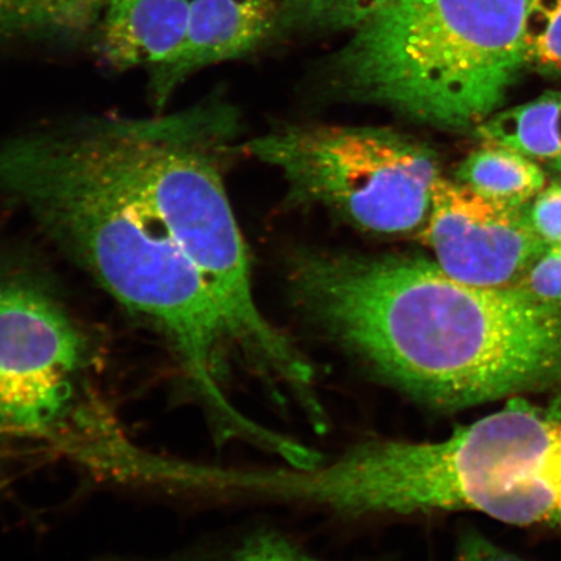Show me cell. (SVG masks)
<instances>
[{
  "mask_svg": "<svg viewBox=\"0 0 561 561\" xmlns=\"http://www.w3.org/2000/svg\"><path fill=\"white\" fill-rule=\"evenodd\" d=\"M101 561H331L313 556L277 530L259 529L216 551L158 560L107 559Z\"/></svg>",
  "mask_w": 561,
  "mask_h": 561,
  "instance_id": "14",
  "label": "cell"
},
{
  "mask_svg": "<svg viewBox=\"0 0 561 561\" xmlns=\"http://www.w3.org/2000/svg\"><path fill=\"white\" fill-rule=\"evenodd\" d=\"M516 287L545 305L561 307V245L547 248Z\"/></svg>",
  "mask_w": 561,
  "mask_h": 561,
  "instance_id": "16",
  "label": "cell"
},
{
  "mask_svg": "<svg viewBox=\"0 0 561 561\" xmlns=\"http://www.w3.org/2000/svg\"><path fill=\"white\" fill-rule=\"evenodd\" d=\"M440 445L446 512L561 528V396L546 405L510 398Z\"/></svg>",
  "mask_w": 561,
  "mask_h": 561,
  "instance_id": "5",
  "label": "cell"
},
{
  "mask_svg": "<svg viewBox=\"0 0 561 561\" xmlns=\"http://www.w3.org/2000/svg\"><path fill=\"white\" fill-rule=\"evenodd\" d=\"M396 0H278L275 32L357 31Z\"/></svg>",
  "mask_w": 561,
  "mask_h": 561,
  "instance_id": "12",
  "label": "cell"
},
{
  "mask_svg": "<svg viewBox=\"0 0 561 561\" xmlns=\"http://www.w3.org/2000/svg\"><path fill=\"white\" fill-rule=\"evenodd\" d=\"M530 0H396L335 54L351 100L448 130L502 110L522 70Z\"/></svg>",
  "mask_w": 561,
  "mask_h": 561,
  "instance_id": "3",
  "label": "cell"
},
{
  "mask_svg": "<svg viewBox=\"0 0 561 561\" xmlns=\"http://www.w3.org/2000/svg\"><path fill=\"white\" fill-rule=\"evenodd\" d=\"M299 301L336 343L430 409L561 396V307L516 286L460 283L417 257L318 254L301 273Z\"/></svg>",
  "mask_w": 561,
  "mask_h": 561,
  "instance_id": "2",
  "label": "cell"
},
{
  "mask_svg": "<svg viewBox=\"0 0 561 561\" xmlns=\"http://www.w3.org/2000/svg\"><path fill=\"white\" fill-rule=\"evenodd\" d=\"M528 217L546 248L561 245V182L547 184L528 203Z\"/></svg>",
  "mask_w": 561,
  "mask_h": 561,
  "instance_id": "17",
  "label": "cell"
},
{
  "mask_svg": "<svg viewBox=\"0 0 561 561\" xmlns=\"http://www.w3.org/2000/svg\"><path fill=\"white\" fill-rule=\"evenodd\" d=\"M93 346L31 261L0 257V430L48 434L68 416Z\"/></svg>",
  "mask_w": 561,
  "mask_h": 561,
  "instance_id": "6",
  "label": "cell"
},
{
  "mask_svg": "<svg viewBox=\"0 0 561 561\" xmlns=\"http://www.w3.org/2000/svg\"><path fill=\"white\" fill-rule=\"evenodd\" d=\"M245 149L283 175L293 198L382 234L423 229L442 178L430 147L369 126H290Z\"/></svg>",
  "mask_w": 561,
  "mask_h": 561,
  "instance_id": "4",
  "label": "cell"
},
{
  "mask_svg": "<svg viewBox=\"0 0 561 561\" xmlns=\"http://www.w3.org/2000/svg\"><path fill=\"white\" fill-rule=\"evenodd\" d=\"M552 165L553 168H556V170L560 173L561 175V157L558 158L557 160H553L552 161Z\"/></svg>",
  "mask_w": 561,
  "mask_h": 561,
  "instance_id": "21",
  "label": "cell"
},
{
  "mask_svg": "<svg viewBox=\"0 0 561 561\" xmlns=\"http://www.w3.org/2000/svg\"><path fill=\"white\" fill-rule=\"evenodd\" d=\"M454 561H525L502 547L491 542L479 530L467 528L460 531Z\"/></svg>",
  "mask_w": 561,
  "mask_h": 561,
  "instance_id": "18",
  "label": "cell"
},
{
  "mask_svg": "<svg viewBox=\"0 0 561 561\" xmlns=\"http://www.w3.org/2000/svg\"><path fill=\"white\" fill-rule=\"evenodd\" d=\"M278 0H193L180 46L150 68V96L163 110L174 91L203 68L243 58L276 30Z\"/></svg>",
  "mask_w": 561,
  "mask_h": 561,
  "instance_id": "8",
  "label": "cell"
},
{
  "mask_svg": "<svg viewBox=\"0 0 561 561\" xmlns=\"http://www.w3.org/2000/svg\"><path fill=\"white\" fill-rule=\"evenodd\" d=\"M193 0H121L105 12L103 54L117 69L152 66L184 39Z\"/></svg>",
  "mask_w": 561,
  "mask_h": 561,
  "instance_id": "9",
  "label": "cell"
},
{
  "mask_svg": "<svg viewBox=\"0 0 561 561\" xmlns=\"http://www.w3.org/2000/svg\"><path fill=\"white\" fill-rule=\"evenodd\" d=\"M458 181L486 198L508 205H528L547 185L546 173L536 160L490 142L465 160Z\"/></svg>",
  "mask_w": 561,
  "mask_h": 561,
  "instance_id": "11",
  "label": "cell"
},
{
  "mask_svg": "<svg viewBox=\"0 0 561 561\" xmlns=\"http://www.w3.org/2000/svg\"><path fill=\"white\" fill-rule=\"evenodd\" d=\"M118 2H121V0H103L105 9H110V7L115 5Z\"/></svg>",
  "mask_w": 561,
  "mask_h": 561,
  "instance_id": "20",
  "label": "cell"
},
{
  "mask_svg": "<svg viewBox=\"0 0 561 561\" xmlns=\"http://www.w3.org/2000/svg\"><path fill=\"white\" fill-rule=\"evenodd\" d=\"M525 68L561 75V0H530L523 27Z\"/></svg>",
  "mask_w": 561,
  "mask_h": 561,
  "instance_id": "13",
  "label": "cell"
},
{
  "mask_svg": "<svg viewBox=\"0 0 561 561\" xmlns=\"http://www.w3.org/2000/svg\"><path fill=\"white\" fill-rule=\"evenodd\" d=\"M483 142L510 147L533 160L561 157V90L500 110L476 128Z\"/></svg>",
  "mask_w": 561,
  "mask_h": 561,
  "instance_id": "10",
  "label": "cell"
},
{
  "mask_svg": "<svg viewBox=\"0 0 561 561\" xmlns=\"http://www.w3.org/2000/svg\"><path fill=\"white\" fill-rule=\"evenodd\" d=\"M68 4L80 31L93 23L98 13L104 9L103 0H68Z\"/></svg>",
  "mask_w": 561,
  "mask_h": 561,
  "instance_id": "19",
  "label": "cell"
},
{
  "mask_svg": "<svg viewBox=\"0 0 561 561\" xmlns=\"http://www.w3.org/2000/svg\"><path fill=\"white\" fill-rule=\"evenodd\" d=\"M236 128L233 108L209 100L0 139V199L164 336L219 430L243 419L222 389L240 347L262 354L279 340L224 185Z\"/></svg>",
  "mask_w": 561,
  "mask_h": 561,
  "instance_id": "1",
  "label": "cell"
},
{
  "mask_svg": "<svg viewBox=\"0 0 561 561\" xmlns=\"http://www.w3.org/2000/svg\"><path fill=\"white\" fill-rule=\"evenodd\" d=\"M56 32H79L68 0H0V41Z\"/></svg>",
  "mask_w": 561,
  "mask_h": 561,
  "instance_id": "15",
  "label": "cell"
},
{
  "mask_svg": "<svg viewBox=\"0 0 561 561\" xmlns=\"http://www.w3.org/2000/svg\"><path fill=\"white\" fill-rule=\"evenodd\" d=\"M423 234L446 275L482 287L516 286L547 249L530 226L528 205L496 202L444 178Z\"/></svg>",
  "mask_w": 561,
  "mask_h": 561,
  "instance_id": "7",
  "label": "cell"
}]
</instances>
